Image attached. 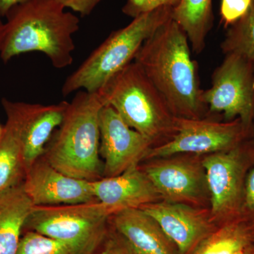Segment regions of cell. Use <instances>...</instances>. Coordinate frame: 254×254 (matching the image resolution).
I'll return each mask as SVG.
<instances>
[{"instance_id":"obj_1","label":"cell","mask_w":254,"mask_h":254,"mask_svg":"<svg viewBox=\"0 0 254 254\" xmlns=\"http://www.w3.org/2000/svg\"><path fill=\"white\" fill-rule=\"evenodd\" d=\"M186 33L173 18L141 46L133 61L143 70L179 118H201L207 109L198 64L192 59Z\"/></svg>"},{"instance_id":"obj_2","label":"cell","mask_w":254,"mask_h":254,"mask_svg":"<svg viewBox=\"0 0 254 254\" xmlns=\"http://www.w3.org/2000/svg\"><path fill=\"white\" fill-rule=\"evenodd\" d=\"M58 0H27L14 6L5 17L0 59L7 63L24 53L38 52L55 68L73 63V35L80 20Z\"/></svg>"},{"instance_id":"obj_3","label":"cell","mask_w":254,"mask_h":254,"mask_svg":"<svg viewBox=\"0 0 254 254\" xmlns=\"http://www.w3.org/2000/svg\"><path fill=\"white\" fill-rule=\"evenodd\" d=\"M103 107L98 93L77 91L43 155L52 166L75 178H102L99 118Z\"/></svg>"},{"instance_id":"obj_4","label":"cell","mask_w":254,"mask_h":254,"mask_svg":"<svg viewBox=\"0 0 254 254\" xmlns=\"http://www.w3.org/2000/svg\"><path fill=\"white\" fill-rule=\"evenodd\" d=\"M97 93L104 105L112 107L153 144L175 136L177 116L136 62L114 75Z\"/></svg>"},{"instance_id":"obj_5","label":"cell","mask_w":254,"mask_h":254,"mask_svg":"<svg viewBox=\"0 0 254 254\" xmlns=\"http://www.w3.org/2000/svg\"><path fill=\"white\" fill-rule=\"evenodd\" d=\"M165 6L140 15L113 31L64 82L63 96L78 91L97 93L110 78L132 63L144 42L173 16Z\"/></svg>"},{"instance_id":"obj_6","label":"cell","mask_w":254,"mask_h":254,"mask_svg":"<svg viewBox=\"0 0 254 254\" xmlns=\"http://www.w3.org/2000/svg\"><path fill=\"white\" fill-rule=\"evenodd\" d=\"M115 210L98 200L35 206L24 227L58 241L70 254H94L107 235Z\"/></svg>"},{"instance_id":"obj_7","label":"cell","mask_w":254,"mask_h":254,"mask_svg":"<svg viewBox=\"0 0 254 254\" xmlns=\"http://www.w3.org/2000/svg\"><path fill=\"white\" fill-rule=\"evenodd\" d=\"M201 163L210 195L212 222L222 226L237 221L246 177L254 165V141L248 139L233 149L207 155Z\"/></svg>"},{"instance_id":"obj_8","label":"cell","mask_w":254,"mask_h":254,"mask_svg":"<svg viewBox=\"0 0 254 254\" xmlns=\"http://www.w3.org/2000/svg\"><path fill=\"white\" fill-rule=\"evenodd\" d=\"M175 136L152 147L145 158H164L179 154L209 155L236 148L253 135L240 119L219 123L206 119L175 118Z\"/></svg>"},{"instance_id":"obj_9","label":"cell","mask_w":254,"mask_h":254,"mask_svg":"<svg viewBox=\"0 0 254 254\" xmlns=\"http://www.w3.org/2000/svg\"><path fill=\"white\" fill-rule=\"evenodd\" d=\"M210 113L222 114L227 122L240 119L252 128L254 111V63L236 54L225 55L212 76V86L203 91Z\"/></svg>"},{"instance_id":"obj_10","label":"cell","mask_w":254,"mask_h":254,"mask_svg":"<svg viewBox=\"0 0 254 254\" xmlns=\"http://www.w3.org/2000/svg\"><path fill=\"white\" fill-rule=\"evenodd\" d=\"M99 126L103 177L117 176L138 165L153 145L150 138L128 126L109 105H104L100 111Z\"/></svg>"},{"instance_id":"obj_11","label":"cell","mask_w":254,"mask_h":254,"mask_svg":"<svg viewBox=\"0 0 254 254\" xmlns=\"http://www.w3.org/2000/svg\"><path fill=\"white\" fill-rule=\"evenodd\" d=\"M142 170L166 201L199 203L208 191L202 163L191 159L159 158Z\"/></svg>"},{"instance_id":"obj_12","label":"cell","mask_w":254,"mask_h":254,"mask_svg":"<svg viewBox=\"0 0 254 254\" xmlns=\"http://www.w3.org/2000/svg\"><path fill=\"white\" fill-rule=\"evenodd\" d=\"M23 190L35 206L77 204L97 200L91 181L68 176L42 157L30 168Z\"/></svg>"},{"instance_id":"obj_13","label":"cell","mask_w":254,"mask_h":254,"mask_svg":"<svg viewBox=\"0 0 254 254\" xmlns=\"http://www.w3.org/2000/svg\"><path fill=\"white\" fill-rule=\"evenodd\" d=\"M145 213L158 222L178 249L180 254H191L198 246L217 230L210 215L186 203L163 200L143 205Z\"/></svg>"},{"instance_id":"obj_14","label":"cell","mask_w":254,"mask_h":254,"mask_svg":"<svg viewBox=\"0 0 254 254\" xmlns=\"http://www.w3.org/2000/svg\"><path fill=\"white\" fill-rule=\"evenodd\" d=\"M68 104L66 101L44 105L11 100L19 127L26 175L44 155L55 130L63 123Z\"/></svg>"},{"instance_id":"obj_15","label":"cell","mask_w":254,"mask_h":254,"mask_svg":"<svg viewBox=\"0 0 254 254\" xmlns=\"http://www.w3.org/2000/svg\"><path fill=\"white\" fill-rule=\"evenodd\" d=\"M97 200L116 212L128 208H140L161 198L160 194L138 165L111 177L91 181Z\"/></svg>"},{"instance_id":"obj_16","label":"cell","mask_w":254,"mask_h":254,"mask_svg":"<svg viewBox=\"0 0 254 254\" xmlns=\"http://www.w3.org/2000/svg\"><path fill=\"white\" fill-rule=\"evenodd\" d=\"M118 235L131 254H180L158 222L141 208H128L114 213Z\"/></svg>"},{"instance_id":"obj_17","label":"cell","mask_w":254,"mask_h":254,"mask_svg":"<svg viewBox=\"0 0 254 254\" xmlns=\"http://www.w3.org/2000/svg\"><path fill=\"white\" fill-rule=\"evenodd\" d=\"M1 105L6 113V123L0 138V194L21 185L26 177L16 114L10 100L2 98Z\"/></svg>"},{"instance_id":"obj_18","label":"cell","mask_w":254,"mask_h":254,"mask_svg":"<svg viewBox=\"0 0 254 254\" xmlns=\"http://www.w3.org/2000/svg\"><path fill=\"white\" fill-rule=\"evenodd\" d=\"M34 207L23 184L0 194V254H16L21 232Z\"/></svg>"},{"instance_id":"obj_19","label":"cell","mask_w":254,"mask_h":254,"mask_svg":"<svg viewBox=\"0 0 254 254\" xmlns=\"http://www.w3.org/2000/svg\"><path fill=\"white\" fill-rule=\"evenodd\" d=\"M172 18L186 33L192 50L196 54L202 53L213 26L212 0H180Z\"/></svg>"},{"instance_id":"obj_20","label":"cell","mask_w":254,"mask_h":254,"mask_svg":"<svg viewBox=\"0 0 254 254\" xmlns=\"http://www.w3.org/2000/svg\"><path fill=\"white\" fill-rule=\"evenodd\" d=\"M254 243V233L239 221L219 227L191 254H235Z\"/></svg>"},{"instance_id":"obj_21","label":"cell","mask_w":254,"mask_h":254,"mask_svg":"<svg viewBox=\"0 0 254 254\" xmlns=\"http://www.w3.org/2000/svg\"><path fill=\"white\" fill-rule=\"evenodd\" d=\"M220 48L225 55H238L254 63V1L245 16L227 28Z\"/></svg>"},{"instance_id":"obj_22","label":"cell","mask_w":254,"mask_h":254,"mask_svg":"<svg viewBox=\"0 0 254 254\" xmlns=\"http://www.w3.org/2000/svg\"><path fill=\"white\" fill-rule=\"evenodd\" d=\"M16 254H70L58 241L29 230L20 240Z\"/></svg>"},{"instance_id":"obj_23","label":"cell","mask_w":254,"mask_h":254,"mask_svg":"<svg viewBox=\"0 0 254 254\" xmlns=\"http://www.w3.org/2000/svg\"><path fill=\"white\" fill-rule=\"evenodd\" d=\"M239 221L254 233V165L246 177Z\"/></svg>"},{"instance_id":"obj_24","label":"cell","mask_w":254,"mask_h":254,"mask_svg":"<svg viewBox=\"0 0 254 254\" xmlns=\"http://www.w3.org/2000/svg\"><path fill=\"white\" fill-rule=\"evenodd\" d=\"M254 0H221L220 16L225 27L228 28L247 14Z\"/></svg>"},{"instance_id":"obj_25","label":"cell","mask_w":254,"mask_h":254,"mask_svg":"<svg viewBox=\"0 0 254 254\" xmlns=\"http://www.w3.org/2000/svg\"><path fill=\"white\" fill-rule=\"evenodd\" d=\"M179 1L180 0H127L123 6V11L127 16L134 18L161 6L175 7Z\"/></svg>"},{"instance_id":"obj_26","label":"cell","mask_w":254,"mask_h":254,"mask_svg":"<svg viewBox=\"0 0 254 254\" xmlns=\"http://www.w3.org/2000/svg\"><path fill=\"white\" fill-rule=\"evenodd\" d=\"M66 9L78 13L80 16H88L103 0H58Z\"/></svg>"},{"instance_id":"obj_27","label":"cell","mask_w":254,"mask_h":254,"mask_svg":"<svg viewBox=\"0 0 254 254\" xmlns=\"http://www.w3.org/2000/svg\"><path fill=\"white\" fill-rule=\"evenodd\" d=\"M97 254H131V253L123 239L120 237V235H117L110 237L105 244L103 250Z\"/></svg>"},{"instance_id":"obj_28","label":"cell","mask_w":254,"mask_h":254,"mask_svg":"<svg viewBox=\"0 0 254 254\" xmlns=\"http://www.w3.org/2000/svg\"><path fill=\"white\" fill-rule=\"evenodd\" d=\"M26 1L27 0H0V14L5 17L14 6Z\"/></svg>"},{"instance_id":"obj_29","label":"cell","mask_w":254,"mask_h":254,"mask_svg":"<svg viewBox=\"0 0 254 254\" xmlns=\"http://www.w3.org/2000/svg\"><path fill=\"white\" fill-rule=\"evenodd\" d=\"M1 14H0V53H1V46H2L4 33V23L3 22Z\"/></svg>"},{"instance_id":"obj_30","label":"cell","mask_w":254,"mask_h":254,"mask_svg":"<svg viewBox=\"0 0 254 254\" xmlns=\"http://www.w3.org/2000/svg\"><path fill=\"white\" fill-rule=\"evenodd\" d=\"M235 254H254V243L242 249Z\"/></svg>"},{"instance_id":"obj_31","label":"cell","mask_w":254,"mask_h":254,"mask_svg":"<svg viewBox=\"0 0 254 254\" xmlns=\"http://www.w3.org/2000/svg\"><path fill=\"white\" fill-rule=\"evenodd\" d=\"M252 132H253V135L254 136V111L253 115V120H252Z\"/></svg>"},{"instance_id":"obj_32","label":"cell","mask_w":254,"mask_h":254,"mask_svg":"<svg viewBox=\"0 0 254 254\" xmlns=\"http://www.w3.org/2000/svg\"><path fill=\"white\" fill-rule=\"evenodd\" d=\"M3 132V128L1 127V125H0V138H1V135H2Z\"/></svg>"}]
</instances>
